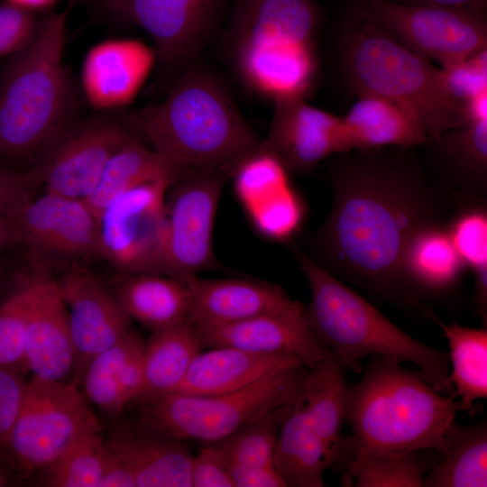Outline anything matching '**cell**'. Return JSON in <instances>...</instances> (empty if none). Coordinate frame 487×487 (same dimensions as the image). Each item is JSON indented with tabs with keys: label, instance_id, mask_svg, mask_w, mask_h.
Instances as JSON below:
<instances>
[{
	"label": "cell",
	"instance_id": "obj_1",
	"mask_svg": "<svg viewBox=\"0 0 487 487\" xmlns=\"http://www.w3.org/2000/svg\"><path fill=\"white\" fill-rule=\"evenodd\" d=\"M416 147L352 150L327 160L333 201L308 238L316 262L403 312L435 313L409 290L401 261L422 228L447 223L455 194Z\"/></svg>",
	"mask_w": 487,
	"mask_h": 487
},
{
	"label": "cell",
	"instance_id": "obj_2",
	"mask_svg": "<svg viewBox=\"0 0 487 487\" xmlns=\"http://www.w3.org/2000/svg\"><path fill=\"white\" fill-rule=\"evenodd\" d=\"M152 149L182 177L216 173L232 178L258 152L262 140L239 110L221 77L194 64L166 97L133 115Z\"/></svg>",
	"mask_w": 487,
	"mask_h": 487
},
{
	"label": "cell",
	"instance_id": "obj_3",
	"mask_svg": "<svg viewBox=\"0 0 487 487\" xmlns=\"http://www.w3.org/2000/svg\"><path fill=\"white\" fill-rule=\"evenodd\" d=\"M458 411L455 398L436 391L399 360L372 356L361 379L346 387L345 421L352 431L346 472L385 455L443 453L452 440Z\"/></svg>",
	"mask_w": 487,
	"mask_h": 487
},
{
	"label": "cell",
	"instance_id": "obj_4",
	"mask_svg": "<svg viewBox=\"0 0 487 487\" xmlns=\"http://www.w3.org/2000/svg\"><path fill=\"white\" fill-rule=\"evenodd\" d=\"M290 250L311 292L305 305L308 327L346 371L359 372L367 356H389L413 363L433 389L455 398L448 353L409 336L297 245H290Z\"/></svg>",
	"mask_w": 487,
	"mask_h": 487
},
{
	"label": "cell",
	"instance_id": "obj_5",
	"mask_svg": "<svg viewBox=\"0 0 487 487\" xmlns=\"http://www.w3.org/2000/svg\"><path fill=\"white\" fill-rule=\"evenodd\" d=\"M341 53L354 91L405 106L427 140L467 122L464 106L447 94L440 68L402 45L362 8L345 28Z\"/></svg>",
	"mask_w": 487,
	"mask_h": 487
},
{
	"label": "cell",
	"instance_id": "obj_6",
	"mask_svg": "<svg viewBox=\"0 0 487 487\" xmlns=\"http://www.w3.org/2000/svg\"><path fill=\"white\" fill-rule=\"evenodd\" d=\"M67 13L43 19L0 83V155L45 150L65 129L69 84L63 64Z\"/></svg>",
	"mask_w": 487,
	"mask_h": 487
},
{
	"label": "cell",
	"instance_id": "obj_7",
	"mask_svg": "<svg viewBox=\"0 0 487 487\" xmlns=\"http://www.w3.org/2000/svg\"><path fill=\"white\" fill-rule=\"evenodd\" d=\"M306 369L293 368L227 393L169 394L143 405L136 425L180 440L217 442L270 409L297 400Z\"/></svg>",
	"mask_w": 487,
	"mask_h": 487
},
{
	"label": "cell",
	"instance_id": "obj_8",
	"mask_svg": "<svg viewBox=\"0 0 487 487\" xmlns=\"http://www.w3.org/2000/svg\"><path fill=\"white\" fill-rule=\"evenodd\" d=\"M318 25L313 0H238L224 33L227 60L250 88L298 51L315 47Z\"/></svg>",
	"mask_w": 487,
	"mask_h": 487
},
{
	"label": "cell",
	"instance_id": "obj_9",
	"mask_svg": "<svg viewBox=\"0 0 487 487\" xmlns=\"http://www.w3.org/2000/svg\"><path fill=\"white\" fill-rule=\"evenodd\" d=\"M98 427L77 386L32 375L5 448L24 471L41 470Z\"/></svg>",
	"mask_w": 487,
	"mask_h": 487
},
{
	"label": "cell",
	"instance_id": "obj_10",
	"mask_svg": "<svg viewBox=\"0 0 487 487\" xmlns=\"http://www.w3.org/2000/svg\"><path fill=\"white\" fill-rule=\"evenodd\" d=\"M159 179L115 199L99 219L101 258L123 274L163 275L167 193L173 183Z\"/></svg>",
	"mask_w": 487,
	"mask_h": 487
},
{
	"label": "cell",
	"instance_id": "obj_11",
	"mask_svg": "<svg viewBox=\"0 0 487 487\" xmlns=\"http://www.w3.org/2000/svg\"><path fill=\"white\" fill-rule=\"evenodd\" d=\"M360 4L365 13L402 45L442 66L486 49L485 13L389 0Z\"/></svg>",
	"mask_w": 487,
	"mask_h": 487
},
{
	"label": "cell",
	"instance_id": "obj_12",
	"mask_svg": "<svg viewBox=\"0 0 487 487\" xmlns=\"http://www.w3.org/2000/svg\"><path fill=\"white\" fill-rule=\"evenodd\" d=\"M228 178L197 173L174 181L167 193L163 275L185 280L205 270L221 268L212 247V232Z\"/></svg>",
	"mask_w": 487,
	"mask_h": 487
},
{
	"label": "cell",
	"instance_id": "obj_13",
	"mask_svg": "<svg viewBox=\"0 0 487 487\" xmlns=\"http://www.w3.org/2000/svg\"><path fill=\"white\" fill-rule=\"evenodd\" d=\"M118 17L142 28L157 60L177 78L214 40L223 0H105Z\"/></svg>",
	"mask_w": 487,
	"mask_h": 487
},
{
	"label": "cell",
	"instance_id": "obj_14",
	"mask_svg": "<svg viewBox=\"0 0 487 487\" xmlns=\"http://www.w3.org/2000/svg\"><path fill=\"white\" fill-rule=\"evenodd\" d=\"M135 137L112 121L97 119L64 129L32 170L45 192L84 199L114 153Z\"/></svg>",
	"mask_w": 487,
	"mask_h": 487
},
{
	"label": "cell",
	"instance_id": "obj_15",
	"mask_svg": "<svg viewBox=\"0 0 487 487\" xmlns=\"http://www.w3.org/2000/svg\"><path fill=\"white\" fill-rule=\"evenodd\" d=\"M57 282L69 313L74 352L69 382L78 388L90 362L133 330L132 318L113 290L83 266H72Z\"/></svg>",
	"mask_w": 487,
	"mask_h": 487
},
{
	"label": "cell",
	"instance_id": "obj_16",
	"mask_svg": "<svg viewBox=\"0 0 487 487\" xmlns=\"http://www.w3.org/2000/svg\"><path fill=\"white\" fill-rule=\"evenodd\" d=\"M274 110L259 152L288 172L308 175L328 157L347 152L342 117L295 96L273 102Z\"/></svg>",
	"mask_w": 487,
	"mask_h": 487
},
{
	"label": "cell",
	"instance_id": "obj_17",
	"mask_svg": "<svg viewBox=\"0 0 487 487\" xmlns=\"http://www.w3.org/2000/svg\"><path fill=\"white\" fill-rule=\"evenodd\" d=\"M202 346H229L262 355L297 358L309 369L331 354L310 331L305 304L223 326L197 329Z\"/></svg>",
	"mask_w": 487,
	"mask_h": 487
},
{
	"label": "cell",
	"instance_id": "obj_18",
	"mask_svg": "<svg viewBox=\"0 0 487 487\" xmlns=\"http://www.w3.org/2000/svg\"><path fill=\"white\" fill-rule=\"evenodd\" d=\"M24 245L46 254L101 257L99 225L83 199L45 192L14 216Z\"/></svg>",
	"mask_w": 487,
	"mask_h": 487
},
{
	"label": "cell",
	"instance_id": "obj_19",
	"mask_svg": "<svg viewBox=\"0 0 487 487\" xmlns=\"http://www.w3.org/2000/svg\"><path fill=\"white\" fill-rule=\"evenodd\" d=\"M25 356L27 368L33 376L59 381L72 377L74 352L68 309L57 280L43 271L33 272Z\"/></svg>",
	"mask_w": 487,
	"mask_h": 487
},
{
	"label": "cell",
	"instance_id": "obj_20",
	"mask_svg": "<svg viewBox=\"0 0 487 487\" xmlns=\"http://www.w3.org/2000/svg\"><path fill=\"white\" fill-rule=\"evenodd\" d=\"M157 54L136 39H111L93 46L81 69V85L89 105L107 110L127 106L149 77Z\"/></svg>",
	"mask_w": 487,
	"mask_h": 487
},
{
	"label": "cell",
	"instance_id": "obj_21",
	"mask_svg": "<svg viewBox=\"0 0 487 487\" xmlns=\"http://www.w3.org/2000/svg\"><path fill=\"white\" fill-rule=\"evenodd\" d=\"M184 281L189 291L188 321L197 329L239 322L298 302L280 286L261 280L195 275Z\"/></svg>",
	"mask_w": 487,
	"mask_h": 487
},
{
	"label": "cell",
	"instance_id": "obj_22",
	"mask_svg": "<svg viewBox=\"0 0 487 487\" xmlns=\"http://www.w3.org/2000/svg\"><path fill=\"white\" fill-rule=\"evenodd\" d=\"M419 146L433 171L455 194L487 197V118L468 120Z\"/></svg>",
	"mask_w": 487,
	"mask_h": 487
},
{
	"label": "cell",
	"instance_id": "obj_23",
	"mask_svg": "<svg viewBox=\"0 0 487 487\" xmlns=\"http://www.w3.org/2000/svg\"><path fill=\"white\" fill-rule=\"evenodd\" d=\"M300 366L302 363L290 356L262 355L229 346L211 347L198 354L170 394L227 393Z\"/></svg>",
	"mask_w": 487,
	"mask_h": 487
},
{
	"label": "cell",
	"instance_id": "obj_24",
	"mask_svg": "<svg viewBox=\"0 0 487 487\" xmlns=\"http://www.w3.org/2000/svg\"><path fill=\"white\" fill-rule=\"evenodd\" d=\"M108 444L128 466L136 487H192L193 455L183 440L135 424L120 427Z\"/></svg>",
	"mask_w": 487,
	"mask_h": 487
},
{
	"label": "cell",
	"instance_id": "obj_25",
	"mask_svg": "<svg viewBox=\"0 0 487 487\" xmlns=\"http://www.w3.org/2000/svg\"><path fill=\"white\" fill-rule=\"evenodd\" d=\"M466 265L455 247L446 223L419 230L409 243L401 261V274L412 294L423 304L453 294Z\"/></svg>",
	"mask_w": 487,
	"mask_h": 487
},
{
	"label": "cell",
	"instance_id": "obj_26",
	"mask_svg": "<svg viewBox=\"0 0 487 487\" xmlns=\"http://www.w3.org/2000/svg\"><path fill=\"white\" fill-rule=\"evenodd\" d=\"M145 343L133 330L96 355L88 364L81 386L87 398L115 415L136 401L143 383Z\"/></svg>",
	"mask_w": 487,
	"mask_h": 487
},
{
	"label": "cell",
	"instance_id": "obj_27",
	"mask_svg": "<svg viewBox=\"0 0 487 487\" xmlns=\"http://www.w3.org/2000/svg\"><path fill=\"white\" fill-rule=\"evenodd\" d=\"M345 368L330 354L306 369L300 384L304 411L333 461V465L351 459V442L341 435L345 421Z\"/></svg>",
	"mask_w": 487,
	"mask_h": 487
},
{
	"label": "cell",
	"instance_id": "obj_28",
	"mask_svg": "<svg viewBox=\"0 0 487 487\" xmlns=\"http://www.w3.org/2000/svg\"><path fill=\"white\" fill-rule=\"evenodd\" d=\"M342 120L347 152L387 146L417 147L427 141L410 109L379 96H359Z\"/></svg>",
	"mask_w": 487,
	"mask_h": 487
},
{
	"label": "cell",
	"instance_id": "obj_29",
	"mask_svg": "<svg viewBox=\"0 0 487 487\" xmlns=\"http://www.w3.org/2000/svg\"><path fill=\"white\" fill-rule=\"evenodd\" d=\"M112 290L128 316L152 332L188 320L189 291L184 280L156 273L123 274Z\"/></svg>",
	"mask_w": 487,
	"mask_h": 487
},
{
	"label": "cell",
	"instance_id": "obj_30",
	"mask_svg": "<svg viewBox=\"0 0 487 487\" xmlns=\"http://www.w3.org/2000/svg\"><path fill=\"white\" fill-rule=\"evenodd\" d=\"M274 466L286 486L322 487L333 461L311 426L299 397L286 413L274 449Z\"/></svg>",
	"mask_w": 487,
	"mask_h": 487
},
{
	"label": "cell",
	"instance_id": "obj_31",
	"mask_svg": "<svg viewBox=\"0 0 487 487\" xmlns=\"http://www.w3.org/2000/svg\"><path fill=\"white\" fill-rule=\"evenodd\" d=\"M202 344L188 320L152 332L143 353V383L136 401L152 403L170 394L181 382Z\"/></svg>",
	"mask_w": 487,
	"mask_h": 487
},
{
	"label": "cell",
	"instance_id": "obj_32",
	"mask_svg": "<svg viewBox=\"0 0 487 487\" xmlns=\"http://www.w3.org/2000/svg\"><path fill=\"white\" fill-rule=\"evenodd\" d=\"M182 178L181 173L137 137L120 147L110 158L93 191L83 200L97 221L117 198L148 181Z\"/></svg>",
	"mask_w": 487,
	"mask_h": 487
},
{
	"label": "cell",
	"instance_id": "obj_33",
	"mask_svg": "<svg viewBox=\"0 0 487 487\" xmlns=\"http://www.w3.org/2000/svg\"><path fill=\"white\" fill-rule=\"evenodd\" d=\"M431 320L439 326L448 343L449 380L461 411L473 416L477 411L475 402L487 398V326L446 324L436 314Z\"/></svg>",
	"mask_w": 487,
	"mask_h": 487
},
{
	"label": "cell",
	"instance_id": "obj_34",
	"mask_svg": "<svg viewBox=\"0 0 487 487\" xmlns=\"http://www.w3.org/2000/svg\"><path fill=\"white\" fill-rule=\"evenodd\" d=\"M446 228L473 272L475 313L487 326V198L456 195Z\"/></svg>",
	"mask_w": 487,
	"mask_h": 487
},
{
	"label": "cell",
	"instance_id": "obj_35",
	"mask_svg": "<svg viewBox=\"0 0 487 487\" xmlns=\"http://www.w3.org/2000/svg\"><path fill=\"white\" fill-rule=\"evenodd\" d=\"M422 480L426 487L487 486V423L456 425L452 440Z\"/></svg>",
	"mask_w": 487,
	"mask_h": 487
},
{
	"label": "cell",
	"instance_id": "obj_36",
	"mask_svg": "<svg viewBox=\"0 0 487 487\" xmlns=\"http://www.w3.org/2000/svg\"><path fill=\"white\" fill-rule=\"evenodd\" d=\"M294 401L270 409L225 438L211 444L227 463L275 467L273 455L279 429Z\"/></svg>",
	"mask_w": 487,
	"mask_h": 487
},
{
	"label": "cell",
	"instance_id": "obj_37",
	"mask_svg": "<svg viewBox=\"0 0 487 487\" xmlns=\"http://www.w3.org/2000/svg\"><path fill=\"white\" fill-rule=\"evenodd\" d=\"M106 441L100 427L87 431L44 468V483L53 487H100Z\"/></svg>",
	"mask_w": 487,
	"mask_h": 487
},
{
	"label": "cell",
	"instance_id": "obj_38",
	"mask_svg": "<svg viewBox=\"0 0 487 487\" xmlns=\"http://www.w3.org/2000/svg\"><path fill=\"white\" fill-rule=\"evenodd\" d=\"M425 451L374 457L343 476L344 485L355 481L357 487H421L425 474L436 462Z\"/></svg>",
	"mask_w": 487,
	"mask_h": 487
},
{
	"label": "cell",
	"instance_id": "obj_39",
	"mask_svg": "<svg viewBox=\"0 0 487 487\" xmlns=\"http://www.w3.org/2000/svg\"><path fill=\"white\" fill-rule=\"evenodd\" d=\"M288 171L272 157L258 152L245 160L233 177L235 193L248 214L291 188Z\"/></svg>",
	"mask_w": 487,
	"mask_h": 487
},
{
	"label": "cell",
	"instance_id": "obj_40",
	"mask_svg": "<svg viewBox=\"0 0 487 487\" xmlns=\"http://www.w3.org/2000/svg\"><path fill=\"white\" fill-rule=\"evenodd\" d=\"M33 289V273L21 277L0 304V368L25 372V328Z\"/></svg>",
	"mask_w": 487,
	"mask_h": 487
},
{
	"label": "cell",
	"instance_id": "obj_41",
	"mask_svg": "<svg viewBox=\"0 0 487 487\" xmlns=\"http://www.w3.org/2000/svg\"><path fill=\"white\" fill-rule=\"evenodd\" d=\"M444 87L456 102L464 103L487 92V48L440 69Z\"/></svg>",
	"mask_w": 487,
	"mask_h": 487
},
{
	"label": "cell",
	"instance_id": "obj_42",
	"mask_svg": "<svg viewBox=\"0 0 487 487\" xmlns=\"http://www.w3.org/2000/svg\"><path fill=\"white\" fill-rule=\"evenodd\" d=\"M37 24L31 11L13 4L0 5V57L20 52L34 38Z\"/></svg>",
	"mask_w": 487,
	"mask_h": 487
},
{
	"label": "cell",
	"instance_id": "obj_43",
	"mask_svg": "<svg viewBox=\"0 0 487 487\" xmlns=\"http://www.w3.org/2000/svg\"><path fill=\"white\" fill-rule=\"evenodd\" d=\"M23 374L18 370L0 368V447L5 448L23 400L27 386Z\"/></svg>",
	"mask_w": 487,
	"mask_h": 487
},
{
	"label": "cell",
	"instance_id": "obj_44",
	"mask_svg": "<svg viewBox=\"0 0 487 487\" xmlns=\"http://www.w3.org/2000/svg\"><path fill=\"white\" fill-rule=\"evenodd\" d=\"M39 183L32 170L17 172L0 169V215L14 216L34 198Z\"/></svg>",
	"mask_w": 487,
	"mask_h": 487
},
{
	"label": "cell",
	"instance_id": "obj_45",
	"mask_svg": "<svg viewBox=\"0 0 487 487\" xmlns=\"http://www.w3.org/2000/svg\"><path fill=\"white\" fill-rule=\"evenodd\" d=\"M192 487H234L222 453L211 443H203L191 459Z\"/></svg>",
	"mask_w": 487,
	"mask_h": 487
},
{
	"label": "cell",
	"instance_id": "obj_46",
	"mask_svg": "<svg viewBox=\"0 0 487 487\" xmlns=\"http://www.w3.org/2000/svg\"><path fill=\"white\" fill-rule=\"evenodd\" d=\"M234 487H286L275 467L226 462Z\"/></svg>",
	"mask_w": 487,
	"mask_h": 487
},
{
	"label": "cell",
	"instance_id": "obj_47",
	"mask_svg": "<svg viewBox=\"0 0 487 487\" xmlns=\"http://www.w3.org/2000/svg\"><path fill=\"white\" fill-rule=\"evenodd\" d=\"M100 487H136L128 466L108 442L105 445Z\"/></svg>",
	"mask_w": 487,
	"mask_h": 487
},
{
	"label": "cell",
	"instance_id": "obj_48",
	"mask_svg": "<svg viewBox=\"0 0 487 487\" xmlns=\"http://www.w3.org/2000/svg\"><path fill=\"white\" fill-rule=\"evenodd\" d=\"M399 3L464 9L481 13L486 11V0H401Z\"/></svg>",
	"mask_w": 487,
	"mask_h": 487
},
{
	"label": "cell",
	"instance_id": "obj_49",
	"mask_svg": "<svg viewBox=\"0 0 487 487\" xmlns=\"http://www.w3.org/2000/svg\"><path fill=\"white\" fill-rule=\"evenodd\" d=\"M20 244L24 240L14 216L0 215V250Z\"/></svg>",
	"mask_w": 487,
	"mask_h": 487
},
{
	"label": "cell",
	"instance_id": "obj_50",
	"mask_svg": "<svg viewBox=\"0 0 487 487\" xmlns=\"http://www.w3.org/2000/svg\"><path fill=\"white\" fill-rule=\"evenodd\" d=\"M53 2L54 0H8V3L28 11L45 8Z\"/></svg>",
	"mask_w": 487,
	"mask_h": 487
},
{
	"label": "cell",
	"instance_id": "obj_51",
	"mask_svg": "<svg viewBox=\"0 0 487 487\" xmlns=\"http://www.w3.org/2000/svg\"><path fill=\"white\" fill-rule=\"evenodd\" d=\"M11 484V476L0 452V487Z\"/></svg>",
	"mask_w": 487,
	"mask_h": 487
},
{
	"label": "cell",
	"instance_id": "obj_52",
	"mask_svg": "<svg viewBox=\"0 0 487 487\" xmlns=\"http://www.w3.org/2000/svg\"><path fill=\"white\" fill-rule=\"evenodd\" d=\"M1 281H2V267L0 265V285H1Z\"/></svg>",
	"mask_w": 487,
	"mask_h": 487
},
{
	"label": "cell",
	"instance_id": "obj_53",
	"mask_svg": "<svg viewBox=\"0 0 487 487\" xmlns=\"http://www.w3.org/2000/svg\"><path fill=\"white\" fill-rule=\"evenodd\" d=\"M359 3H363V2H367V1H371V0H358Z\"/></svg>",
	"mask_w": 487,
	"mask_h": 487
}]
</instances>
